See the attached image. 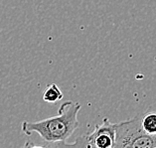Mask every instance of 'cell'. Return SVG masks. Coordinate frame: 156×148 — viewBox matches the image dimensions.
Here are the masks:
<instances>
[{
  "label": "cell",
  "instance_id": "6da1fadb",
  "mask_svg": "<svg viewBox=\"0 0 156 148\" xmlns=\"http://www.w3.org/2000/svg\"><path fill=\"white\" fill-rule=\"evenodd\" d=\"M82 105L79 102L65 101L61 104L58 115L40 121H23L21 125L22 132L31 135L33 132L38 133L44 141L50 143H61L71 137L79 127L78 113Z\"/></svg>",
  "mask_w": 156,
  "mask_h": 148
},
{
  "label": "cell",
  "instance_id": "7a4b0ae2",
  "mask_svg": "<svg viewBox=\"0 0 156 148\" xmlns=\"http://www.w3.org/2000/svg\"><path fill=\"white\" fill-rule=\"evenodd\" d=\"M150 148L156 147V135H149L143 130L141 115L132 119L116 123L115 141L113 148Z\"/></svg>",
  "mask_w": 156,
  "mask_h": 148
},
{
  "label": "cell",
  "instance_id": "3957f363",
  "mask_svg": "<svg viewBox=\"0 0 156 148\" xmlns=\"http://www.w3.org/2000/svg\"><path fill=\"white\" fill-rule=\"evenodd\" d=\"M115 127L116 123L110 122L108 117H105L101 123L97 124L92 132L79 137L74 143H66L65 146L113 148L115 141Z\"/></svg>",
  "mask_w": 156,
  "mask_h": 148
},
{
  "label": "cell",
  "instance_id": "277c9868",
  "mask_svg": "<svg viewBox=\"0 0 156 148\" xmlns=\"http://www.w3.org/2000/svg\"><path fill=\"white\" fill-rule=\"evenodd\" d=\"M141 125L147 134L156 135V111H148L141 115Z\"/></svg>",
  "mask_w": 156,
  "mask_h": 148
},
{
  "label": "cell",
  "instance_id": "5b68a950",
  "mask_svg": "<svg viewBox=\"0 0 156 148\" xmlns=\"http://www.w3.org/2000/svg\"><path fill=\"white\" fill-rule=\"evenodd\" d=\"M64 94L63 92L56 83H51L49 85L43 92V100L44 101L49 102V104H55L59 100H63Z\"/></svg>",
  "mask_w": 156,
  "mask_h": 148
}]
</instances>
